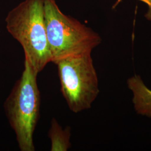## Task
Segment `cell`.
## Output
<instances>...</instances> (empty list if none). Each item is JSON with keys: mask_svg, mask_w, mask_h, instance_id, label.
Masks as SVG:
<instances>
[{"mask_svg": "<svg viewBox=\"0 0 151 151\" xmlns=\"http://www.w3.org/2000/svg\"><path fill=\"white\" fill-rule=\"evenodd\" d=\"M5 21L8 32L21 44L25 60L38 74L51 62L44 0H24L9 12Z\"/></svg>", "mask_w": 151, "mask_h": 151, "instance_id": "6da1fadb", "label": "cell"}, {"mask_svg": "<svg viewBox=\"0 0 151 151\" xmlns=\"http://www.w3.org/2000/svg\"><path fill=\"white\" fill-rule=\"evenodd\" d=\"M47 37L51 62L67 57L91 53L101 42L99 35L65 15L55 0H44Z\"/></svg>", "mask_w": 151, "mask_h": 151, "instance_id": "7a4b0ae2", "label": "cell"}, {"mask_svg": "<svg viewBox=\"0 0 151 151\" xmlns=\"http://www.w3.org/2000/svg\"><path fill=\"white\" fill-rule=\"evenodd\" d=\"M25 60L24 69L20 78L4 104L6 114L16 134L21 151H34V133L40 114V94L37 77Z\"/></svg>", "mask_w": 151, "mask_h": 151, "instance_id": "3957f363", "label": "cell"}, {"mask_svg": "<svg viewBox=\"0 0 151 151\" xmlns=\"http://www.w3.org/2000/svg\"><path fill=\"white\" fill-rule=\"evenodd\" d=\"M55 64L61 92L70 110L78 113L91 108L100 92L91 53L67 57Z\"/></svg>", "mask_w": 151, "mask_h": 151, "instance_id": "277c9868", "label": "cell"}, {"mask_svg": "<svg viewBox=\"0 0 151 151\" xmlns=\"http://www.w3.org/2000/svg\"><path fill=\"white\" fill-rule=\"evenodd\" d=\"M48 136L51 142L50 151H67L70 148V127L63 129L55 118L51 121Z\"/></svg>", "mask_w": 151, "mask_h": 151, "instance_id": "5b68a950", "label": "cell"}, {"mask_svg": "<svg viewBox=\"0 0 151 151\" xmlns=\"http://www.w3.org/2000/svg\"><path fill=\"white\" fill-rule=\"evenodd\" d=\"M120 1H122V0H118V2L116 4H117ZM139 1H140L145 3L148 6V11L145 14V17L147 20L151 21V0H139Z\"/></svg>", "mask_w": 151, "mask_h": 151, "instance_id": "8992f818", "label": "cell"}]
</instances>
